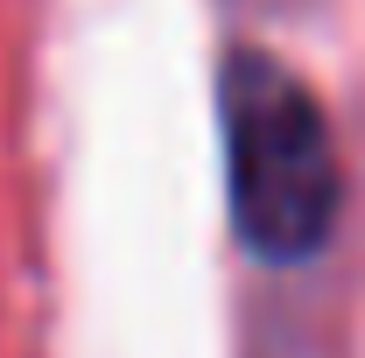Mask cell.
Masks as SVG:
<instances>
[{
    "label": "cell",
    "mask_w": 365,
    "mask_h": 358,
    "mask_svg": "<svg viewBox=\"0 0 365 358\" xmlns=\"http://www.w3.org/2000/svg\"><path fill=\"white\" fill-rule=\"evenodd\" d=\"M218 98H225L232 218L246 246L267 260L317 253L344 204V169H337L317 98L267 56H232Z\"/></svg>",
    "instance_id": "cell-1"
}]
</instances>
